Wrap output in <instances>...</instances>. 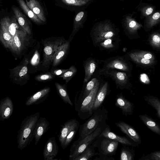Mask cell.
I'll use <instances>...</instances> for the list:
<instances>
[{
  "mask_svg": "<svg viewBox=\"0 0 160 160\" xmlns=\"http://www.w3.org/2000/svg\"><path fill=\"white\" fill-rule=\"evenodd\" d=\"M28 34L22 28L17 32L14 37L12 51L20 55L27 46L29 42Z\"/></svg>",
  "mask_w": 160,
  "mask_h": 160,
  "instance_id": "30bf717a",
  "label": "cell"
},
{
  "mask_svg": "<svg viewBox=\"0 0 160 160\" xmlns=\"http://www.w3.org/2000/svg\"><path fill=\"white\" fill-rule=\"evenodd\" d=\"M70 42L68 40L60 47L52 60V67H57L67 56L69 50Z\"/></svg>",
  "mask_w": 160,
  "mask_h": 160,
  "instance_id": "ffe728a7",
  "label": "cell"
},
{
  "mask_svg": "<svg viewBox=\"0 0 160 160\" xmlns=\"http://www.w3.org/2000/svg\"><path fill=\"white\" fill-rule=\"evenodd\" d=\"M65 3L70 5H78L84 4L83 1L79 0H61Z\"/></svg>",
  "mask_w": 160,
  "mask_h": 160,
  "instance_id": "ee69618b",
  "label": "cell"
},
{
  "mask_svg": "<svg viewBox=\"0 0 160 160\" xmlns=\"http://www.w3.org/2000/svg\"></svg>",
  "mask_w": 160,
  "mask_h": 160,
  "instance_id": "c3c4849f",
  "label": "cell"
},
{
  "mask_svg": "<svg viewBox=\"0 0 160 160\" xmlns=\"http://www.w3.org/2000/svg\"><path fill=\"white\" fill-rule=\"evenodd\" d=\"M103 68L116 69L128 73L131 71V63L123 57L117 56L103 61Z\"/></svg>",
  "mask_w": 160,
  "mask_h": 160,
  "instance_id": "9c48e42d",
  "label": "cell"
},
{
  "mask_svg": "<svg viewBox=\"0 0 160 160\" xmlns=\"http://www.w3.org/2000/svg\"><path fill=\"white\" fill-rule=\"evenodd\" d=\"M58 152V147L55 138H49L44 146L43 156L44 160H55L54 159Z\"/></svg>",
  "mask_w": 160,
  "mask_h": 160,
  "instance_id": "7c38bea8",
  "label": "cell"
},
{
  "mask_svg": "<svg viewBox=\"0 0 160 160\" xmlns=\"http://www.w3.org/2000/svg\"><path fill=\"white\" fill-rule=\"evenodd\" d=\"M100 73L111 78L115 81L117 88L123 89L129 87V78L125 72L116 69L102 68L100 71Z\"/></svg>",
  "mask_w": 160,
  "mask_h": 160,
  "instance_id": "52a82bcc",
  "label": "cell"
},
{
  "mask_svg": "<svg viewBox=\"0 0 160 160\" xmlns=\"http://www.w3.org/2000/svg\"><path fill=\"white\" fill-rule=\"evenodd\" d=\"M137 10L140 12V18L143 19L149 16L156 11V7L152 4L140 2L137 7Z\"/></svg>",
  "mask_w": 160,
  "mask_h": 160,
  "instance_id": "f546056e",
  "label": "cell"
},
{
  "mask_svg": "<svg viewBox=\"0 0 160 160\" xmlns=\"http://www.w3.org/2000/svg\"><path fill=\"white\" fill-rule=\"evenodd\" d=\"M55 76L51 72H48L37 75L35 78L39 82H46L53 79Z\"/></svg>",
  "mask_w": 160,
  "mask_h": 160,
  "instance_id": "b9f144b4",
  "label": "cell"
},
{
  "mask_svg": "<svg viewBox=\"0 0 160 160\" xmlns=\"http://www.w3.org/2000/svg\"><path fill=\"white\" fill-rule=\"evenodd\" d=\"M50 123L45 118L40 117L36 123L34 130L35 145H36L42 136L50 128Z\"/></svg>",
  "mask_w": 160,
  "mask_h": 160,
  "instance_id": "5bb4252c",
  "label": "cell"
},
{
  "mask_svg": "<svg viewBox=\"0 0 160 160\" xmlns=\"http://www.w3.org/2000/svg\"><path fill=\"white\" fill-rule=\"evenodd\" d=\"M134 156L131 150L127 147H123L121 148L120 160H132Z\"/></svg>",
  "mask_w": 160,
  "mask_h": 160,
  "instance_id": "f35d334b",
  "label": "cell"
},
{
  "mask_svg": "<svg viewBox=\"0 0 160 160\" xmlns=\"http://www.w3.org/2000/svg\"><path fill=\"white\" fill-rule=\"evenodd\" d=\"M125 56L126 59H128L136 64L144 66H151L155 64V61L144 58L138 57L129 52Z\"/></svg>",
  "mask_w": 160,
  "mask_h": 160,
  "instance_id": "4dcf8cb0",
  "label": "cell"
},
{
  "mask_svg": "<svg viewBox=\"0 0 160 160\" xmlns=\"http://www.w3.org/2000/svg\"><path fill=\"white\" fill-rule=\"evenodd\" d=\"M108 112L105 108H99L94 111L87 120L80 125L79 137L77 140L83 139L93 133L98 128L104 130L108 125L106 121L108 118Z\"/></svg>",
  "mask_w": 160,
  "mask_h": 160,
  "instance_id": "6da1fadb",
  "label": "cell"
},
{
  "mask_svg": "<svg viewBox=\"0 0 160 160\" xmlns=\"http://www.w3.org/2000/svg\"><path fill=\"white\" fill-rule=\"evenodd\" d=\"M119 38H113L106 39L99 43L97 47L102 50L113 51L117 49L119 43Z\"/></svg>",
  "mask_w": 160,
  "mask_h": 160,
  "instance_id": "83f0119b",
  "label": "cell"
},
{
  "mask_svg": "<svg viewBox=\"0 0 160 160\" xmlns=\"http://www.w3.org/2000/svg\"><path fill=\"white\" fill-rule=\"evenodd\" d=\"M77 71L76 68L75 66H71L68 70L63 74L58 77L62 78L65 81L66 84H67L72 78L76 74Z\"/></svg>",
  "mask_w": 160,
  "mask_h": 160,
  "instance_id": "74e56055",
  "label": "cell"
},
{
  "mask_svg": "<svg viewBox=\"0 0 160 160\" xmlns=\"http://www.w3.org/2000/svg\"><path fill=\"white\" fill-rule=\"evenodd\" d=\"M98 80L97 78H94L88 82L85 88L83 94L79 97L78 98H83L88 96L94 87Z\"/></svg>",
  "mask_w": 160,
  "mask_h": 160,
  "instance_id": "60d3db41",
  "label": "cell"
},
{
  "mask_svg": "<svg viewBox=\"0 0 160 160\" xmlns=\"http://www.w3.org/2000/svg\"><path fill=\"white\" fill-rule=\"evenodd\" d=\"M145 102L156 111V114L160 119V99L155 96L148 95L144 98Z\"/></svg>",
  "mask_w": 160,
  "mask_h": 160,
  "instance_id": "e575fe53",
  "label": "cell"
},
{
  "mask_svg": "<svg viewBox=\"0 0 160 160\" xmlns=\"http://www.w3.org/2000/svg\"><path fill=\"white\" fill-rule=\"evenodd\" d=\"M66 41L64 39L58 38L43 41V59L42 65L48 68L52 63L54 56L60 47Z\"/></svg>",
  "mask_w": 160,
  "mask_h": 160,
  "instance_id": "5b68a950",
  "label": "cell"
},
{
  "mask_svg": "<svg viewBox=\"0 0 160 160\" xmlns=\"http://www.w3.org/2000/svg\"><path fill=\"white\" fill-rule=\"evenodd\" d=\"M28 62V59L25 58L22 63L10 70V78L15 84L22 85L27 83L29 79Z\"/></svg>",
  "mask_w": 160,
  "mask_h": 160,
  "instance_id": "ba28073f",
  "label": "cell"
},
{
  "mask_svg": "<svg viewBox=\"0 0 160 160\" xmlns=\"http://www.w3.org/2000/svg\"><path fill=\"white\" fill-rule=\"evenodd\" d=\"M127 27L128 36L131 39H134L140 38L138 34V31L143 28L142 24L138 22L134 18H132V16L128 18Z\"/></svg>",
  "mask_w": 160,
  "mask_h": 160,
  "instance_id": "ac0fdd59",
  "label": "cell"
},
{
  "mask_svg": "<svg viewBox=\"0 0 160 160\" xmlns=\"http://www.w3.org/2000/svg\"><path fill=\"white\" fill-rule=\"evenodd\" d=\"M84 14L83 12H81L78 13L75 19L76 21L78 22L80 21L82 18Z\"/></svg>",
  "mask_w": 160,
  "mask_h": 160,
  "instance_id": "7dc6e473",
  "label": "cell"
},
{
  "mask_svg": "<svg viewBox=\"0 0 160 160\" xmlns=\"http://www.w3.org/2000/svg\"><path fill=\"white\" fill-rule=\"evenodd\" d=\"M85 75L83 82L86 83L90 79L94 72L97 66L95 59L90 58L86 60L83 63Z\"/></svg>",
  "mask_w": 160,
  "mask_h": 160,
  "instance_id": "cb8c5ba5",
  "label": "cell"
},
{
  "mask_svg": "<svg viewBox=\"0 0 160 160\" xmlns=\"http://www.w3.org/2000/svg\"><path fill=\"white\" fill-rule=\"evenodd\" d=\"M79 122H78L72 128L66 138L63 149L66 148L71 143L74 138L80 126Z\"/></svg>",
  "mask_w": 160,
  "mask_h": 160,
  "instance_id": "8d00e7d4",
  "label": "cell"
},
{
  "mask_svg": "<svg viewBox=\"0 0 160 160\" xmlns=\"http://www.w3.org/2000/svg\"><path fill=\"white\" fill-rule=\"evenodd\" d=\"M159 24L160 10L156 11L149 16L145 18L143 27L145 31L147 32Z\"/></svg>",
  "mask_w": 160,
  "mask_h": 160,
  "instance_id": "44dd1931",
  "label": "cell"
},
{
  "mask_svg": "<svg viewBox=\"0 0 160 160\" xmlns=\"http://www.w3.org/2000/svg\"><path fill=\"white\" fill-rule=\"evenodd\" d=\"M95 148L92 143L73 160H88L93 156L98 155V152H95Z\"/></svg>",
  "mask_w": 160,
  "mask_h": 160,
  "instance_id": "836d02e7",
  "label": "cell"
},
{
  "mask_svg": "<svg viewBox=\"0 0 160 160\" xmlns=\"http://www.w3.org/2000/svg\"><path fill=\"white\" fill-rule=\"evenodd\" d=\"M19 5L26 14L34 22L41 23L42 21L28 8L23 0H17Z\"/></svg>",
  "mask_w": 160,
  "mask_h": 160,
  "instance_id": "d590c367",
  "label": "cell"
},
{
  "mask_svg": "<svg viewBox=\"0 0 160 160\" xmlns=\"http://www.w3.org/2000/svg\"><path fill=\"white\" fill-rule=\"evenodd\" d=\"M99 86L100 82L98 80L94 87L88 96L83 98H75V109L80 119L85 120L92 115L93 106Z\"/></svg>",
  "mask_w": 160,
  "mask_h": 160,
  "instance_id": "3957f363",
  "label": "cell"
},
{
  "mask_svg": "<svg viewBox=\"0 0 160 160\" xmlns=\"http://www.w3.org/2000/svg\"><path fill=\"white\" fill-rule=\"evenodd\" d=\"M115 105L121 109L123 115H130L133 113V104L126 99L122 93L117 96Z\"/></svg>",
  "mask_w": 160,
  "mask_h": 160,
  "instance_id": "9a60e30c",
  "label": "cell"
},
{
  "mask_svg": "<svg viewBox=\"0 0 160 160\" xmlns=\"http://www.w3.org/2000/svg\"><path fill=\"white\" fill-rule=\"evenodd\" d=\"M116 33L109 27H103L95 30L91 35L94 45L97 47L100 42L107 39L115 38Z\"/></svg>",
  "mask_w": 160,
  "mask_h": 160,
  "instance_id": "8fae6325",
  "label": "cell"
},
{
  "mask_svg": "<svg viewBox=\"0 0 160 160\" xmlns=\"http://www.w3.org/2000/svg\"><path fill=\"white\" fill-rule=\"evenodd\" d=\"M129 52L133 55L138 57L155 61V56L152 53L149 52L137 51H131Z\"/></svg>",
  "mask_w": 160,
  "mask_h": 160,
  "instance_id": "ab89813d",
  "label": "cell"
},
{
  "mask_svg": "<svg viewBox=\"0 0 160 160\" xmlns=\"http://www.w3.org/2000/svg\"><path fill=\"white\" fill-rule=\"evenodd\" d=\"M12 8L19 25L28 34H31V29L25 17L16 7H12Z\"/></svg>",
  "mask_w": 160,
  "mask_h": 160,
  "instance_id": "484cf974",
  "label": "cell"
},
{
  "mask_svg": "<svg viewBox=\"0 0 160 160\" xmlns=\"http://www.w3.org/2000/svg\"><path fill=\"white\" fill-rule=\"evenodd\" d=\"M102 131V130L100 128H98L93 133L83 139L75 141L70 150L69 160H73L82 153L99 136Z\"/></svg>",
  "mask_w": 160,
  "mask_h": 160,
  "instance_id": "277c9868",
  "label": "cell"
},
{
  "mask_svg": "<svg viewBox=\"0 0 160 160\" xmlns=\"http://www.w3.org/2000/svg\"><path fill=\"white\" fill-rule=\"evenodd\" d=\"M40 117L39 112L29 115L23 120L17 137L18 148L22 150L29 145L34 138V130Z\"/></svg>",
  "mask_w": 160,
  "mask_h": 160,
  "instance_id": "7a4b0ae2",
  "label": "cell"
},
{
  "mask_svg": "<svg viewBox=\"0 0 160 160\" xmlns=\"http://www.w3.org/2000/svg\"><path fill=\"white\" fill-rule=\"evenodd\" d=\"M93 160H114L112 157L104 156H99V158L96 157Z\"/></svg>",
  "mask_w": 160,
  "mask_h": 160,
  "instance_id": "bcb514c9",
  "label": "cell"
},
{
  "mask_svg": "<svg viewBox=\"0 0 160 160\" xmlns=\"http://www.w3.org/2000/svg\"><path fill=\"white\" fill-rule=\"evenodd\" d=\"M13 104L11 98L6 97L0 101V120L8 119L12 114Z\"/></svg>",
  "mask_w": 160,
  "mask_h": 160,
  "instance_id": "2e32d148",
  "label": "cell"
},
{
  "mask_svg": "<svg viewBox=\"0 0 160 160\" xmlns=\"http://www.w3.org/2000/svg\"><path fill=\"white\" fill-rule=\"evenodd\" d=\"M116 126L123 133L128 135L131 139L138 144H140L141 139L136 130L126 122L120 121L115 123Z\"/></svg>",
  "mask_w": 160,
  "mask_h": 160,
  "instance_id": "e0dca14e",
  "label": "cell"
},
{
  "mask_svg": "<svg viewBox=\"0 0 160 160\" xmlns=\"http://www.w3.org/2000/svg\"><path fill=\"white\" fill-rule=\"evenodd\" d=\"M139 117L148 128L155 133L160 135V127L153 120L146 114L140 115Z\"/></svg>",
  "mask_w": 160,
  "mask_h": 160,
  "instance_id": "f1b7e54d",
  "label": "cell"
},
{
  "mask_svg": "<svg viewBox=\"0 0 160 160\" xmlns=\"http://www.w3.org/2000/svg\"><path fill=\"white\" fill-rule=\"evenodd\" d=\"M51 91L49 87H46L28 97L25 104L29 106L43 102L48 98Z\"/></svg>",
  "mask_w": 160,
  "mask_h": 160,
  "instance_id": "4fadbf2b",
  "label": "cell"
},
{
  "mask_svg": "<svg viewBox=\"0 0 160 160\" xmlns=\"http://www.w3.org/2000/svg\"><path fill=\"white\" fill-rule=\"evenodd\" d=\"M68 69H57L52 70L51 73L55 76H58V77L63 74L64 72L68 70Z\"/></svg>",
  "mask_w": 160,
  "mask_h": 160,
  "instance_id": "f6af8a7d",
  "label": "cell"
},
{
  "mask_svg": "<svg viewBox=\"0 0 160 160\" xmlns=\"http://www.w3.org/2000/svg\"><path fill=\"white\" fill-rule=\"evenodd\" d=\"M28 8L42 21L45 22L46 18L43 9L36 0H25Z\"/></svg>",
  "mask_w": 160,
  "mask_h": 160,
  "instance_id": "4316f807",
  "label": "cell"
},
{
  "mask_svg": "<svg viewBox=\"0 0 160 160\" xmlns=\"http://www.w3.org/2000/svg\"><path fill=\"white\" fill-rule=\"evenodd\" d=\"M140 160H160V151H155L142 157Z\"/></svg>",
  "mask_w": 160,
  "mask_h": 160,
  "instance_id": "7bdbcfd3",
  "label": "cell"
},
{
  "mask_svg": "<svg viewBox=\"0 0 160 160\" xmlns=\"http://www.w3.org/2000/svg\"><path fill=\"white\" fill-rule=\"evenodd\" d=\"M0 40L4 46L12 50L14 38L4 26L0 23Z\"/></svg>",
  "mask_w": 160,
  "mask_h": 160,
  "instance_id": "d4e9b609",
  "label": "cell"
},
{
  "mask_svg": "<svg viewBox=\"0 0 160 160\" xmlns=\"http://www.w3.org/2000/svg\"><path fill=\"white\" fill-rule=\"evenodd\" d=\"M78 122V121L76 118H73L65 122L62 125L58 135V141L62 148L64 145L66 137L72 128Z\"/></svg>",
  "mask_w": 160,
  "mask_h": 160,
  "instance_id": "d6986e66",
  "label": "cell"
},
{
  "mask_svg": "<svg viewBox=\"0 0 160 160\" xmlns=\"http://www.w3.org/2000/svg\"><path fill=\"white\" fill-rule=\"evenodd\" d=\"M99 136H103L118 142L122 144L129 146H133L132 142L125 136H120L111 131L110 128L107 125L102 131Z\"/></svg>",
  "mask_w": 160,
  "mask_h": 160,
  "instance_id": "7402d4cb",
  "label": "cell"
},
{
  "mask_svg": "<svg viewBox=\"0 0 160 160\" xmlns=\"http://www.w3.org/2000/svg\"><path fill=\"white\" fill-rule=\"evenodd\" d=\"M108 90V83L105 82L99 88L96 95L92 108L93 112L100 108L105 98Z\"/></svg>",
  "mask_w": 160,
  "mask_h": 160,
  "instance_id": "603a6c76",
  "label": "cell"
},
{
  "mask_svg": "<svg viewBox=\"0 0 160 160\" xmlns=\"http://www.w3.org/2000/svg\"><path fill=\"white\" fill-rule=\"evenodd\" d=\"M148 41L152 48L160 52V29L152 32L149 36Z\"/></svg>",
  "mask_w": 160,
  "mask_h": 160,
  "instance_id": "d6a6232c",
  "label": "cell"
},
{
  "mask_svg": "<svg viewBox=\"0 0 160 160\" xmlns=\"http://www.w3.org/2000/svg\"><path fill=\"white\" fill-rule=\"evenodd\" d=\"M119 143L106 137L99 136L92 144L98 148L99 156L111 157L115 154Z\"/></svg>",
  "mask_w": 160,
  "mask_h": 160,
  "instance_id": "8992f818",
  "label": "cell"
},
{
  "mask_svg": "<svg viewBox=\"0 0 160 160\" xmlns=\"http://www.w3.org/2000/svg\"><path fill=\"white\" fill-rule=\"evenodd\" d=\"M57 93L64 102L72 106L73 104L71 102L65 84L62 85L58 82L55 83Z\"/></svg>",
  "mask_w": 160,
  "mask_h": 160,
  "instance_id": "1f68e13d",
  "label": "cell"
}]
</instances>
